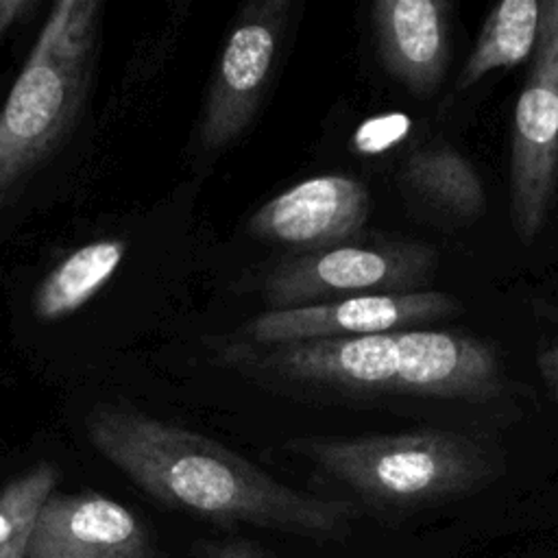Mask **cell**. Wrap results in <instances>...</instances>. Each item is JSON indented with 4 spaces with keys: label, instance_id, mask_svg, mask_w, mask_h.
I'll return each instance as SVG.
<instances>
[{
    "label": "cell",
    "instance_id": "6da1fadb",
    "mask_svg": "<svg viewBox=\"0 0 558 558\" xmlns=\"http://www.w3.org/2000/svg\"><path fill=\"white\" fill-rule=\"evenodd\" d=\"M87 436L150 497L216 523L340 538L355 519L351 501L286 486L220 442L135 410L98 405Z\"/></svg>",
    "mask_w": 558,
    "mask_h": 558
},
{
    "label": "cell",
    "instance_id": "7a4b0ae2",
    "mask_svg": "<svg viewBox=\"0 0 558 558\" xmlns=\"http://www.w3.org/2000/svg\"><path fill=\"white\" fill-rule=\"evenodd\" d=\"M259 366L288 381L353 392L486 401L504 388L499 351L456 331L403 329L264 347Z\"/></svg>",
    "mask_w": 558,
    "mask_h": 558
},
{
    "label": "cell",
    "instance_id": "3957f363",
    "mask_svg": "<svg viewBox=\"0 0 558 558\" xmlns=\"http://www.w3.org/2000/svg\"><path fill=\"white\" fill-rule=\"evenodd\" d=\"M98 0H61L0 107V211L63 142L83 107L94 65Z\"/></svg>",
    "mask_w": 558,
    "mask_h": 558
},
{
    "label": "cell",
    "instance_id": "277c9868",
    "mask_svg": "<svg viewBox=\"0 0 558 558\" xmlns=\"http://www.w3.org/2000/svg\"><path fill=\"white\" fill-rule=\"evenodd\" d=\"M314 464L379 508H421L466 495L493 477V460L469 436L412 429L303 442Z\"/></svg>",
    "mask_w": 558,
    "mask_h": 558
},
{
    "label": "cell",
    "instance_id": "5b68a950",
    "mask_svg": "<svg viewBox=\"0 0 558 558\" xmlns=\"http://www.w3.org/2000/svg\"><path fill=\"white\" fill-rule=\"evenodd\" d=\"M558 185V0H541L538 39L519 92L510 133V218L532 242Z\"/></svg>",
    "mask_w": 558,
    "mask_h": 558
},
{
    "label": "cell",
    "instance_id": "8992f818",
    "mask_svg": "<svg viewBox=\"0 0 558 558\" xmlns=\"http://www.w3.org/2000/svg\"><path fill=\"white\" fill-rule=\"evenodd\" d=\"M434 268L436 253L423 242H344L279 262L264 281V301L270 310H290L364 294L416 292Z\"/></svg>",
    "mask_w": 558,
    "mask_h": 558
},
{
    "label": "cell",
    "instance_id": "52a82bcc",
    "mask_svg": "<svg viewBox=\"0 0 558 558\" xmlns=\"http://www.w3.org/2000/svg\"><path fill=\"white\" fill-rule=\"evenodd\" d=\"M290 9V0H253L235 15L201 116L198 142L205 150L227 148L251 124L272 76Z\"/></svg>",
    "mask_w": 558,
    "mask_h": 558
},
{
    "label": "cell",
    "instance_id": "ba28073f",
    "mask_svg": "<svg viewBox=\"0 0 558 558\" xmlns=\"http://www.w3.org/2000/svg\"><path fill=\"white\" fill-rule=\"evenodd\" d=\"M458 310L460 303L451 294L436 290L364 294L290 310H268L248 320L242 333L259 347L377 336L447 318Z\"/></svg>",
    "mask_w": 558,
    "mask_h": 558
},
{
    "label": "cell",
    "instance_id": "9c48e42d",
    "mask_svg": "<svg viewBox=\"0 0 558 558\" xmlns=\"http://www.w3.org/2000/svg\"><path fill=\"white\" fill-rule=\"evenodd\" d=\"M371 214L368 190L347 174H316L259 205L246 222L253 238L296 253L344 244Z\"/></svg>",
    "mask_w": 558,
    "mask_h": 558
},
{
    "label": "cell",
    "instance_id": "30bf717a",
    "mask_svg": "<svg viewBox=\"0 0 558 558\" xmlns=\"http://www.w3.org/2000/svg\"><path fill=\"white\" fill-rule=\"evenodd\" d=\"M26 558H155L142 521L107 495L52 493L35 519Z\"/></svg>",
    "mask_w": 558,
    "mask_h": 558
},
{
    "label": "cell",
    "instance_id": "8fae6325",
    "mask_svg": "<svg viewBox=\"0 0 558 558\" xmlns=\"http://www.w3.org/2000/svg\"><path fill=\"white\" fill-rule=\"evenodd\" d=\"M377 52L408 92L432 94L449 63L451 4L445 0H377L371 7Z\"/></svg>",
    "mask_w": 558,
    "mask_h": 558
},
{
    "label": "cell",
    "instance_id": "7c38bea8",
    "mask_svg": "<svg viewBox=\"0 0 558 558\" xmlns=\"http://www.w3.org/2000/svg\"><path fill=\"white\" fill-rule=\"evenodd\" d=\"M401 183L418 201L458 220H473L486 207L480 174L451 146H432L412 153L401 166Z\"/></svg>",
    "mask_w": 558,
    "mask_h": 558
},
{
    "label": "cell",
    "instance_id": "4fadbf2b",
    "mask_svg": "<svg viewBox=\"0 0 558 558\" xmlns=\"http://www.w3.org/2000/svg\"><path fill=\"white\" fill-rule=\"evenodd\" d=\"M126 242L102 238L87 242L63 257L35 292L33 310L41 320H59L74 314L102 290L120 268Z\"/></svg>",
    "mask_w": 558,
    "mask_h": 558
},
{
    "label": "cell",
    "instance_id": "5bb4252c",
    "mask_svg": "<svg viewBox=\"0 0 558 558\" xmlns=\"http://www.w3.org/2000/svg\"><path fill=\"white\" fill-rule=\"evenodd\" d=\"M541 0H504L495 4L456 78V89H469L486 74L514 68L532 57L538 39Z\"/></svg>",
    "mask_w": 558,
    "mask_h": 558
},
{
    "label": "cell",
    "instance_id": "9a60e30c",
    "mask_svg": "<svg viewBox=\"0 0 558 558\" xmlns=\"http://www.w3.org/2000/svg\"><path fill=\"white\" fill-rule=\"evenodd\" d=\"M57 482L59 469L39 462L0 490V558H26L35 519Z\"/></svg>",
    "mask_w": 558,
    "mask_h": 558
},
{
    "label": "cell",
    "instance_id": "2e32d148",
    "mask_svg": "<svg viewBox=\"0 0 558 558\" xmlns=\"http://www.w3.org/2000/svg\"><path fill=\"white\" fill-rule=\"evenodd\" d=\"M35 7L37 2L33 0H0V41Z\"/></svg>",
    "mask_w": 558,
    "mask_h": 558
},
{
    "label": "cell",
    "instance_id": "e0dca14e",
    "mask_svg": "<svg viewBox=\"0 0 558 558\" xmlns=\"http://www.w3.org/2000/svg\"><path fill=\"white\" fill-rule=\"evenodd\" d=\"M541 373L547 381V388L551 390L556 403H558V323H556V336H554V342L541 353Z\"/></svg>",
    "mask_w": 558,
    "mask_h": 558
},
{
    "label": "cell",
    "instance_id": "ac0fdd59",
    "mask_svg": "<svg viewBox=\"0 0 558 558\" xmlns=\"http://www.w3.org/2000/svg\"><path fill=\"white\" fill-rule=\"evenodd\" d=\"M209 556H211V558H266V556L253 551L248 545H242V543L218 545V547L211 549Z\"/></svg>",
    "mask_w": 558,
    "mask_h": 558
}]
</instances>
